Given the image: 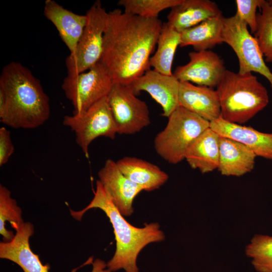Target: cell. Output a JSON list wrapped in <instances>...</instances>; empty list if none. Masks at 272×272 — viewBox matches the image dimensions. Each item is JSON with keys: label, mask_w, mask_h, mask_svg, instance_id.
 <instances>
[{"label": "cell", "mask_w": 272, "mask_h": 272, "mask_svg": "<svg viewBox=\"0 0 272 272\" xmlns=\"http://www.w3.org/2000/svg\"><path fill=\"white\" fill-rule=\"evenodd\" d=\"M163 23L115 9L108 12L100 61L114 83L129 85L150 68Z\"/></svg>", "instance_id": "obj_1"}, {"label": "cell", "mask_w": 272, "mask_h": 272, "mask_svg": "<svg viewBox=\"0 0 272 272\" xmlns=\"http://www.w3.org/2000/svg\"><path fill=\"white\" fill-rule=\"evenodd\" d=\"M181 43V33L167 22L163 23L158 38L157 49L150 60V66L162 74L171 76L176 50Z\"/></svg>", "instance_id": "obj_23"}, {"label": "cell", "mask_w": 272, "mask_h": 272, "mask_svg": "<svg viewBox=\"0 0 272 272\" xmlns=\"http://www.w3.org/2000/svg\"><path fill=\"white\" fill-rule=\"evenodd\" d=\"M189 57L187 63L176 67L174 76L180 82L217 87L226 70L223 59L209 50L190 52Z\"/></svg>", "instance_id": "obj_11"}, {"label": "cell", "mask_w": 272, "mask_h": 272, "mask_svg": "<svg viewBox=\"0 0 272 272\" xmlns=\"http://www.w3.org/2000/svg\"><path fill=\"white\" fill-rule=\"evenodd\" d=\"M9 222L16 231L24 223L22 211L15 199L11 197L10 191L5 186L0 185V234L4 242H10L15 235L6 227Z\"/></svg>", "instance_id": "obj_24"}, {"label": "cell", "mask_w": 272, "mask_h": 272, "mask_svg": "<svg viewBox=\"0 0 272 272\" xmlns=\"http://www.w3.org/2000/svg\"><path fill=\"white\" fill-rule=\"evenodd\" d=\"M216 91L221 116L238 124L250 120L269 102L266 89L252 73L240 74L226 70Z\"/></svg>", "instance_id": "obj_4"}, {"label": "cell", "mask_w": 272, "mask_h": 272, "mask_svg": "<svg viewBox=\"0 0 272 272\" xmlns=\"http://www.w3.org/2000/svg\"><path fill=\"white\" fill-rule=\"evenodd\" d=\"M222 14L217 4L210 0H183L171 9L167 16L170 25L177 31L189 29Z\"/></svg>", "instance_id": "obj_19"}, {"label": "cell", "mask_w": 272, "mask_h": 272, "mask_svg": "<svg viewBox=\"0 0 272 272\" xmlns=\"http://www.w3.org/2000/svg\"><path fill=\"white\" fill-rule=\"evenodd\" d=\"M113 84L109 73L99 61L85 72L67 75L61 88L73 106V115H79L107 97Z\"/></svg>", "instance_id": "obj_7"}, {"label": "cell", "mask_w": 272, "mask_h": 272, "mask_svg": "<svg viewBox=\"0 0 272 272\" xmlns=\"http://www.w3.org/2000/svg\"><path fill=\"white\" fill-rule=\"evenodd\" d=\"M49 99L40 81L20 62L12 61L0 76V120L14 128L32 129L49 118Z\"/></svg>", "instance_id": "obj_2"}, {"label": "cell", "mask_w": 272, "mask_h": 272, "mask_svg": "<svg viewBox=\"0 0 272 272\" xmlns=\"http://www.w3.org/2000/svg\"><path fill=\"white\" fill-rule=\"evenodd\" d=\"M179 105L210 122L221 116L219 96L213 88L180 82Z\"/></svg>", "instance_id": "obj_16"}, {"label": "cell", "mask_w": 272, "mask_h": 272, "mask_svg": "<svg viewBox=\"0 0 272 272\" xmlns=\"http://www.w3.org/2000/svg\"><path fill=\"white\" fill-rule=\"evenodd\" d=\"M257 156L246 145L221 137L218 170L225 176H241L254 168Z\"/></svg>", "instance_id": "obj_18"}, {"label": "cell", "mask_w": 272, "mask_h": 272, "mask_svg": "<svg viewBox=\"0 0 272 272\" xmlns=\"http://www.w3.org/2000/svg\"><path fill=\"white\" fill-rule=\"evenodd\" d=\"M137 96L129 85L114 83L107 96L118 134H133L150 123L148 106Z\"/></svg>", "instance_id": "obj_10"}, {"label": "cell", "mask_w": 272, "mask_h": 272, "mask_svg": "<svg viewBox=\"0 0 272 272\" xmlns=\"http://www.w3.org/2000/svg\"><path fill=\"white\" fill-rule=\"evenodd\" d=\"M223 19L221 14L182 32L180 46L191 45L198 51L209 50L223 43Z\"/></svg>", "instance_id": "obj_22"}, {"label": "cell", "mask_w": 272, "mask_h": 272, "mask_svg": "<svg viewBox=\"0 0 272 272\" xmlns=\"http://www.w3.org/2000/svg\"><path fill=\"white\" fill-rule=\"evenodd\" d=\"M11 132L5 127L0 128V166L7 163L14 152Z\"/></svg>", "instance_id": "obj_29"}, {"label": "cell", "mask_w": 272, "mask_h": 272, "mask_svg": "<svg viewBox=\"0 0 272 272\" xmlns=\"http://www.w3.org/2000/svg\"><path fill=\"white\" fill-rule=\"evenodd\" d=\"M92 269L91 272H111L107 266V263L100 259H96L92 263Z\"/></svg>", "instance_id": "obj_30"}, {"label": "cell", "mask_w": 272, "mask_h": 272, "mask_svg": "<svg viewBox=\"0 0 272 272\" xmlns=\"http://www.w3.org/2000/svg\"><path fill=\"white\" fill-rule=\"evenodd\" d=\"M98 174L119 212L123 216H130L133 212V200L143 190L142 188L124 176L112 159L105 161Z\"/></svg>", "instance_id": "obj_13"}, {"label": "cell", "mask_w": 272, "mask_h": 272, "mask_svg": "<svg viewBox=\"0 0 272 272\" xmlns=\"http://www.w3.org/2000/svg\"><path fill=\"white\" fill-rule=\"evenodd\" d=\"M221 137L210 127L203 131L187 150L185 160L193 169L202 173L218 169Z\"/></svg>", "instance_id": "obj_20"}, {"label": "cell", "mask_w": 272, "mask_h": 272, "mask_svg": "<svg viewBox=\"0 0 272 272\" xmlns=\"http://www.w3.org/2000/svg\"><path fill=\"white\" fill-rule=\"evenodd\" d=\"M16 232L12 241L0 242V258L16 263L24 272H49V265L43 264L31 249L29 239L34 233L33 224L24 222Z\"/></svg>", "instance_id": "obj_14"}, {"label": "cell", "mask_w": 272, "mask_h": 272, "mask_svg": "<svg viewBox=\"0 0 272 272\" xmlns=\"http://www.w3.org/2000/svg\"><path fill=\"white\" fill-rule=\"evenodd\" d=\"M44 15L56 27L70 53L74 52L86 25V15L74 13L53 0L45 2Z\"/></svg>", "instance_id": "obj_17"}, {"label": "cell", "mask_w": 272, "mask_h": 272, "mask_svg": "<svg viewBox=\"0 0 272 272\" xmlns=\"http://www.w3.org/2000/svg\"><path fill=\"white\" fill-rule=\"evenodd\" d=\"M137 95L145 91L161 106L162 115L168 117L179 106L180 81L173 75L162 74L149 69L129 85Z\"/></svg>", "instance_id": "obj_12"}, {"label": "cell", "mask_w": 272, "mask_h": 272, "mask_svg": "<svg viewBox=\"0 0 272 272\" xmlns=\"http://www.w3.org/2000/svg\"><path fill=\"white\" fill-rule=\"evenodd\" d=\"M168 118L165 127L155 138L154 148L162 158L176 164L185 159L189 148L210 122L180 106Z\"/></svg>", "instance_id": "obj_5"}, {"label": "cell", "mask_w": 272, "mask_h": 272, "mask_svg": "<svg viewBox=\"0 0 272 272\" xmlns=\"http://www.w3.org/2000/svg\"><path fill=\"white\" fill-rule=\"evenodd\" d=\"M92 209L103 211L113 228L116 249L113 257L107 263V268L111 272L121 269L125 272H139L137 260L142 250L151 243L165 239L164 233L158 223L147 224L142 228L129 224L115 206L108 192L99 180L96 182L94 195L90 203L79 211L71 210V215L81 221L86 212Z\"/></svg>", "instance_id": "obj_3"}, {"label": "cell", "mask_w": 272, "mask_h": 272, "mask_svg": "<svg viewBox=\"0 0 272 272\" xmlns=\"http://www.w3.org/2000/svg\"><path fill=\"white\" fill-rule=\"evenodd\" d=\"M257 16L254 33L265 61L272 62V1H265Z\"/></svg>", "instance_id": "obj_26"}, {"label": "cell", "mask_w": 272, "mask_h": 272, "mask_svg": "<svg viewBox=\"0 0 272 272\" xmlns=\"http://www.w3.org/2000/svg\"><path fill=\"white\" fill-rule=\"evenodd\" d=\"M265 0H236V14L246 24L251 33L254 34L257 28L256 10L261 7Z\"/></svg>", "instance_id": "obj_28"}, {"label": "cell", "mask_w": 272, "mask_h": 272, "mask_svg": "<svg viewBox=\"0 0 272 272\" xmlns=\"http://www.w3.org/2000/svg\"><path fill=\"white\" fill-rule=\"evenodd\" d=\"M246 255L258 272H272V236L256 234L245 248Z\"/></svg>", "instance_id": "obj_25"}, {"label": "cell", "mask_w": 272, "mask_h": 272, "mask_svg": "<svg viewBox=\"0 0 272 272\" xmlns=\"http://www.w3.org/2000/svg\"><path fill=\"white\" fill-rule=\"evenodd\" d=\"M183 0H120L118 4L123 7L124 12L144 18H158L162 11L173 8Z\"/></svg>", "instance_id": "obj_27"}, {"label": "cell", "mask_w": 272, "mask_h": 272, "mask_svg": "<svg viewBox=\"0 0 272 272\" xmlns=\"http://www.w3.org/2000/svg\"><path fill=\"white\" fill-rule=\"evenodd\" d=\"M116 164L124 176L147 191L159 188L169 178L157 166L136 157H125Z\"/></svg>", "instance_id": "obj_21"}, {"label": "cell", "mask_w": 272, "mask_h": 272, "mask_svg": "<svg viewBox=\"0 0 272 272\" xmlns=\"http://www.w3.org/2000/svg\"><path fill=\"white\" fill-rule=\"evenodd\" d=\"M108 14L100 1L87 11V23L76 49L65 59L68 75L85 72L100 61Z\"/></svg>", "instance_id": "obj_6"}, {"label": "cell", "mask_w": 272, "mask_h": 272, "mask_svg": "<svg viewBox=\"0 0 272 272\" xmlns=\"http://www.w3.org/2000/svg\"><path fill=\"white\" fill-rule=\"evenodd\" d=\"M62 123L74 132L76 143L87 157L89 147L94 140L100 137L114 139L117 133L107 97L79 115H65Z\"/></svg>", "instance_id": "obj_9"}, {"label": "cell", "mask_w": 272, "mask_h": 272, "mask_svg": "<svg viewBox=\"0 0 272 272\" xmlns=\"http://www.w3.org/2000/svg\"><path fill=\"white\" fill-rule=\"evenodd\" d=\"M223 42L236 53L240 74L255 72L264 77L272 88V72L266 65L264 56L247 25L235 14L223 19Z\"/></svg>", "instance_id": "obj_8"}, {"label": "cell", "mask_w": 272, "mask_h": 272, "mask_svg": "<svg viewBox=\"0 0 272 272\" xmlns=\"http://www.w3.org/2000/svg\"><path fill=\"white\" fill-rule=\"evenodd\" d=\"M210 127L220 137L238 141L251 149L257 156L272 160V133L227 121L221 116L210 122Z\"/></svg>", "instance_id": "obj_15"}]
</instances>
